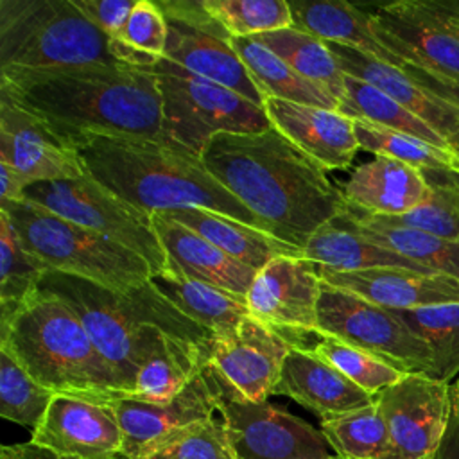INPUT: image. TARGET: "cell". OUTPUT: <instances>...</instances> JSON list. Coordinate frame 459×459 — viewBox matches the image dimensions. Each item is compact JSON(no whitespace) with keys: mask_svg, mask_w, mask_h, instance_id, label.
Here are the masks:
<instances>
[{"mask_svg":"<svg viewBox=\"0 0 459 459\" xmlns=\"http://www.w3.org/2000/svg\"><path fill=\"white\" fill-rule=\"evenodd\" d=\"M201 160L273 237L298 249L346 210L344 194L332 183L328 170L274 127L219 133Z\"/></svg>","mask_w":459,"mask_h":459,"instance_id":"1","label":"cell"},{"mask_svg":"<svg viewBox=\"0 0 459 459\" xmlns=\"http://www.w3.org/2000/svg\"><path fill=\"white\" fill-rule=\"evenodd\" d=\"M0 91L66 142L77 134L163 140L161 95L151 68L90 65L0 79Z\"/></svg>","mask_w":459,"mask_h":459,"instance_id":"2","label":"cell"},{"mask_svg":"<svg viewBox=\"0 0 459 459\" xmlns=\"http://www.w3.org/2000/svg\"><path fill=\"white\" fill-rule=\"evenodd\" d=\"M88 176L154 215L204 208L271 235L269 228L230 194L190 151L163 140L86 133L68 140Z\"/></svg>","mask_w":459,"mask_h":459,"instance_id":"3","label":"cell"},{"mask_svg":"<svg viewBox=\"0 0 459 459\" xmlns=\"http://www.w3.org/2000/svg\"><path fill=\"white\" fill-rule=\"evenodd\" d=\"M63 299L82 321L91 341L131 398L142 364L169 341L210 348L212 333L183 316L149 281L131 292H115L93 281L47 273L39 287Z\"/></svg>","mask_w":459,"mask_h":459,"instance_id":"4","label":"cell"},{"mask_svg":"<svg viewBox=\"0 0 459 459\" xmlns=\"http://www.w3.org/2000/svg\"><path fill=\"white\" fill-rule=\"evenodd\" d=\"M0 350L56 394L108 405L127 398L79 316L47 290L38 289L9 321L0 323Z\"/></svg>","mask_w":459,"mask_h":459,"instance_id":"5","label":"cell"},{"mask_svg":"<svg viewBox=\"0 0 459 459\" xmlns=\"http://www.w3.org/2000/svg\"><path fill=\"white\" fill-rule=\"evenodd\" d=\"M115 63L74 0H0V79Z\"/></svg>","mask_w":459,"mask_h":459,"instance_id":"6","label":"cell"},{"mask_svg":"<svg viewBox=\"0 0 459 459\" xmlns=\"http://www.w3.org/2000/svg\"><path fill=\"white\" fill-rule=\"evenodd\" d=\"M25 247L48 271L77 276L115 292H131L151 281L149 264L124 246L70 222L27 199L0 204Z\"/></svg>","mask_w":459,"mask_h":459,"instance_id":"7","label":"cell"},{"mask_svg":"<svg viewBox=\"0 0 459 459\" xmlns=\"http://www.w3.org/2000/svg\"><path fill=\"white\" fill-rule=\"evenodd\" d=\"M151 70L161 95L163 142L201 158L208 142L219 133H258L273 127L264 106L222 84L165 57Z\"/></svg>","mask_w":459,"mask_h":459,"instance_id":"8","label":"cell"},{"mask_svg":"<svg viewBox=\"0 0 459 459\" xmlns=\"http://www.w3.org/2000/svg\"><path fill=\"white\" fill-rule=\"evenodd\" d=\"M23 199L136 253L149 264L152 276L169 273L152 215L129 204L91 176L34 183Z\"/></svg>","mask_w":459,"mask_h":459,"instance_id":"9","label":"cell"},{"mask_svg":"<svg viewBox=\"0 0 459 459\" xmlns=\"http://www.w3.org/2000/svg\"><path fill=\"white\" fill-rule=\"evenodd\" d=\"M317 335L335 337L366 350L403 373L432 375L429 344L409 330L391 308L325 281L317 305Z\"/></svg>","mask_w":459,"mask_h":459,"instance_id":"10","label":"cell"},{"mask_svg":"<svg viewBox=\"0 0 459 459\" xmlns=\"http://www.w3.org/2000/svg\"><path fill=\"white\" fill-rule=\"evenodd\" d=\"M369 16L377 38L398 59L459 81V4L398 0Z\"/></svg>","mask_w":459,"mask_h":459,"instance_id":"11","label":"cell"},{"mask_svg":"<svg viewBox=\"0 0 459 459\" xmlns=\"http://www.w3.org/2000/svg\"><path fill=\"white\" fill-rule=\"evenodd\" d=\"M219 416L237 459H335L319 429L267 400L247 402L222 385Z\"/></svg>","mask_w":459,"mask_h":459,"instance_id":"12","label":"cell"},{"mask_svg":"<svg viewBox=\"0 0 459 459\" xmlns=\"http://www.w3.org/2000/svg\"><path fill=\"white\" fill-rule=\"evenodd\" d=\"M377 403L389 437L385 459H434L446 427L450 384L407 373L377 394Z\"/></svg>","mask_w":459,"mask_h":459,"instance_id":"13","label":"cell"},{"mask_svg":"<svg viewBox=\"0 0 459 459\" xmlns=\"http://www.w3.org/2000/svg\"><path fill=\"white\" fill-rule=\"evenodd\" d=\"M292 346L285 333L249 316L233 333L212 337L208 362L228 391L256 403L274 393Z\"/></svg>","mask_w":459,"mask_h":459,"instance_id":"14","label":"cell"},{"mask_svg":"<svg viewBox=\"0 0 459 459\" xmlns=\"http://www.w3.org/2000/svg\"><path fill=\"white\" fill-rule=\"evenodd\" d=\"M222 384L210 362L188 382V385L165 403H147L122 398L111 403L122 434V454L140 459L149 448L170 434L219 414Z\"/></svg>","mask_w":459,"mask_h":459,"instance_id":"15","label":"cell"},{"mask_svg":"<svg viewBox=\"0 0 459 459\" xmlns=\"http://www.w3.org/2000/svg\"><path fill=\"white\" fill-rule=\"evenodd\" d=\"M323 280L303 256H278L262 267L246 296L249 316L278 332L317 333Z\"/></svg>","mask_w":459,"mask_h":459,"instance_id":"16","label":"cell"},{"mask_svg":"<svg viewBox=\"0 0 459 459\" xmlns=\"http://www.w3.org/2000/svg\"><path fill=\"white\" fill-rule=\"evenodd\" d=\"M0 161L32 185L86 174L77 151L47 122L0 91Z\"/></svg>","mask_w":459,"mask_h":459,"instance_id":"17","label":"cell"},{"mask_svg":"<svg viewBox=\"0 0 459 459\" xmlns=\"http://www.w3.org/2000/svg\"><path fill=\"white\" fill-rule=\"evenodd\" d=\"M30 441L75 459H111L124 450L111 405L63 394H56Z\"/></svg>","mask_w":459,"mask_h":459,"instance_id":"18","label":"cell"},{"mask_svg":"<svg viewBox=\"0 0 459 459\" xmlns=\"http://www.w3.org/2000/svg\"><path fill=\"white\" fill-rule=\"evenodd\" d=\"M316 267L325 283L353 292L384 308L405 310L459 303V280L441 273L411 269L332 271Z\"/></svg>","mask_w":459,"mask_h":459,"instance_id":"19","label":"cell"},{"mask_svg":"<svg viewBox=\"0 0 459 459\" xmlns=\"http://www.w3.org/2000/svg\"><path fill=\"white\" fill-rule=\"evenodd\" d=\"M264 109L271 126L326 170L348 169L360 149L353 120L337 109L303 106L267 97Z\"/></svg>","mask_w":459,"mask_h":459,"instance_id":"20","label":"cell"},{"mask_svg":"<svg viewBox=\"0 0 459 459\" xmlns=\"http://www.w3.org/2000/svg\"><path fill=\"white\" fill-rule=\"evenodd\" d=\"M152 224L167 255L170 274L197 280L246 299L258 271L230 256L167 213H154Z\"/></svg>","mask_w":459,"mask_h":459,"instance_id":"21","label":"cell"},{"mask_svg":"<svg viewBox=\"0 0 459 459\" xmlns=\"http://www.w3.org/2000/svg\"><path fill=\"white\" fill-rule=\"evenodd\" d=\"M332 50L339 68L355 79L366 81L382 90L393 100L402 104L429 127H432L459 158V111L441 102L418 82H414L402 68L384 63L357 48L326 43Z\"/></svg>","mask_w":459,"mask_h":459,"instance_id":"22","label":"cell"},{"mask_svg":"<svg viewBox=\"0 0 459 459\" xmlns=\"http://www.w3.org/2000/svg\"><path fill=\"white\" fill-rule=\"evenodd\" d=\"M167 29L165 59L264 106L265 95L233 50L226 30L201 29L172 18H167Z\"/></svg>","mask_w":459,"mask_h":459,"instance_id":"23","label":"cell"},{"mask_svg":"<svg viewBox=\"0 0 459 459\" xmlns=\"http://www.w3.org/2000/svg\"><path fill=\"white\" fill-rule=\"evenodd\" d=\"M273 394L292 398L321 420L362 409L377 398L314 355L308 348L298 346H292L287 353Z\"/></svg>","mask_w":459,"mask_h":459,"instance_id":"24","label":"cell"},{"mask_svg":"<svg viewBox=\"0 0 459 459\" xmlns=\"http://www.w3.org/2000/svg\"><path fill=\"white\" fill-rule=\"evenodd\" d=\"M344 199L375 215H402L429 195L423 172L403 161L375 156L357 167L342 188Z\"/></svg>","mask_w":459,"mask_h":459,"instance_id":"25","label":"cell"},{"mask_svg":"<svg viewBox=\"0 0 459 459\" xmlns=\"http://www.w3.org/2000/svg\"><path fill=\"white\" fill-rule=\"evenodd\" d=\"M301 253L308 262L332 271L411 269L420 273H434L425 265L362 237L344 212L316 231Z\"/></svg>","mask_w":459,"mask_h":459,"instance_id":"26","label":"cell"},{"mask_svg":"<svg viewBox=\"0 0 459 459\" xmlns=\"http://www.w3.org/2000/svg\"><path fill=\"white\" fill-rule=\"evenodd\" d=\"M161 213H167L176 222L190 228L255 271H260L278 256H303L301 249L217 212L204 208H179Z\"/></svg>","mask_w":459,"mask_h":459,"instance_id":"27","label":"cell"},{"mask_svg":"<svg viewBox=\"0 0 459 459\" xmlns=\"http://www.w3.org/2000/svg\"><path fill=\"white\" fill-rule=\"evenodd\" d=\"M292 27L316 36L325 43H339L357 48L384 63L402 68L405 63L389 52L377 38L369 13L350 2H289Z\"/></svg>","mask_w":459,"mask_h":459,"instance_id":"28","label":"cell"},{"mask_svg":"<svg viewBox=\"0 0 459 459\" xmlns=\"http://www.w3.org/2000/svg\"><path fill=\"white\" fill-rule=\"evenodd\" d=\"M429 183L423 203L402 215L368 213L346 201L344 213L362 224H380L425 231L441 238H459V169L421 170Z\"/></svg>","mask_w":459,"mask_h":459,"instance_id":"29","label":"cell"},{"mask_svg":"<svg viewBox=\"0 0 459 459\" xmlns=\"http://www.w3.org/2000/svg\"><path fill=\"white\" fill-rule=\"evenodd\" d=\"M151 283L183 316L208 330L212 335H230L249 317L246 299L208 283L170 273L152 276Z\"/></svg>","mask_w":459,"mask_h":459,"instance_id":"30","label":"cell"},{"mask_svg":"<svg viewBox=\"0 0 459 459\" xmlns=\"http://www.w3.org/2000/svg\"><path fill=\"white\" fill-rule=\"evenodd\" d=\"M230 43L265 99L274 97L303 106L339 111L341 102L326 88L299 75L281 57H278L253 38L231 36Z\"/></svg>","mask_w":459,"mask_h":459,"instance_id":"31","label":"cell"},{"mask_svg":"<svg viewBox=\"0 0 459 459\" xmlns=\"http://www.w3.org/2000/svg\"><path fill=\"white\" fill-rule=\"evenodd\" d=\"M208 362V348L186 341H169L136 373L131 398L165 403L178 396Z\"/></svg>","mask_w":459,"mask_h":459,"instance_id":"32","label":"cell"},{"mask_svg":"<svg viewBox=\"0 0 459 459\" xmlns=\"http://www.w3.org/2000/svg\"><path fill=\"white\" fill-rule=\"evenodd\" d=\"M255 41L281 57L305 79L326 88L339 102L346 97L344 72L339 68L328 45L296 27L253 36Z\"/></svg>","mask_w":459,"mask_h":459,"instance_id":"33","label":"cell"},{"mask_svg":"<svg viewBox=\"0 0 459 459\" xmlns=\"http://www.w3.org/2000/svg\"><path fill=\"white\" fill-rule=\"evenodd\" d=\"M344 86H346V97L339 106V111L342 115L350 118H360V120L420 138L437 149L452 152L448 143L432 127H429L423 120L412 115L402 104L393 100L382 90L375 88L366 81L355 79L351 75L344 77Z\"/></svg>","mask_w":459,"mask_h":459,"instance_id":"34","label":"cell"},{"mask_svg":"<svg viewBox=\"0 0 459 459\" xmlns=\"http://www.w3.org/2000/svg\"><path fill=\"white\" fill-rule=\"evenodd\" d=\"M50 273L20 238L9 215L0 210V323L9 321Z\"/></svg>","mask_w":459,"mask_h":459,"instance_id":"35","label":"cell"},{"mask_svg":"<svg viewBox=\"0 0 459 459\" xmlns=\"http://www.w3.org/2000/svg\"><path fill=\"white\" fill-rule=\"evenodd\" d=\"M393 310V308H391ZM432 351V378L450 384L459 373V303L393 310Z\"/></svg>","mask_w":459,"mask_h":459,"instance_id":"36","label":"cell"},{"mask_svg":"<svg viewBox=\"0 0 459 459\" xmlns=\"http://www.w3.org/2000/svg\"><path fill=\"white\" fill-rule=\"evenodd\" d=\"M319 430L339 459H385L389 437L377 398L362 409L321 420Z\"/></svg>","mask_w":459,"mask_h":459,"instance_id":"37","label":"cell"},{"mask_svg":"<svg viewBox=\"0 0 459 459\" xmlns=\"http://www.w3.org/2000/svg\"><path fill=\"white\" fill-rule=\"evenodd\" d=\"M351 224L368 240L384 246L405 258H411L434 273H441L459 280V238H441L409 228L362 224L355 221H351Z\"/></svg>","mask_w":459,"mask_h":459,"instance_id":"38","label":"cell"},{"mask_svg":"<svg viewBox=\"0 0 459 459\" xmlns=\"http://www.w3.org/2000/svg\"><path fill=\"white\" fill-rule=\"evenodd\" d=\"M167 32V18L158 4L136 0L122 34L109 41V50L120 63L151 68L165 54Z\"/></svg>","mask_w":459,"mask_h":459,"instance_id":"39","label":"cell"},{"mask_svg":"<svg viewBox=\"0 0 459 459\" xmlns=\"http://www.w3.org/2000/svg\"><path fill=\"white\" fill-rule=\"evenodd\" d=\"M351 120L359 147L368 152H373L375 156L393 158L420 170L459 169V158L448 151L437 149L420 138L360 118Z\"/></svg>","mask_w":459,"mask_h":459,"instance_id":"40","label":"cell"},{"mask_svg":"<svg viewBox=\"0 0 459 459\" xmlns=\"http://www.w3.org/2000/svg\"><path fill=\"white\" fill-rule=\"evenodd\" d=\"M56 393L32 378L7 351L0 350V414L34 432Z\"/></svg>","mask_w":459,"mask_h":459,"instance_id":"41","label":"cell"},{"mask_svg":"<svg viewBox=\"0 0 459 459\" xmlns=\"http://www.w3.org/2000/svg\"><path fill=\"white\" fill-rule=\"evenodd\" d=\"M319 337L321 339L308 350L371 396L380 394L407 375L366 350L346 344L335 337Z\"/></svg>","mask_w":459,"mask_h":459,"instance_id":"42","label":"cell"},{"mask_svg":"<svg viewBox=\"0 0 459 459\" xmlns=\"http://www.w3.org/2000/svg\"><path fill=\"white\" fill-rule=\"evenodd\" d=\"M203 7L233 38H253L292 27L285 0H203Z\"/></svg>","mask_w":459,"mask_h":459,"instance_id":"43","label":"cell"},{"mask_svg":"<svg viewBox=\"0 0 459 459\" xmlns=\"http://www.w3.org/2000/svg\"><path fill=\"white\" fill-rule=\"evenodd\" d=\"M140 459H237V455L226 425L217 414L170 434Z\"/></svg>","mask_w":459,"mask_h":459,"instance_id":"44","label":"cell"},{"mask_svg":"<svg viewBox=\"0 0 459 459\" xmlns=\"http://www.w3.org/2000/svg\"><path fill=\"white\" fill-rule=\"evenodd\" d=\"M74 4L113 41L122 34L136 0H74Z\"/></svg>","mask_w":459,"mask_h":459,"instance_id":"45","label":"cell"},{"mask_svg":"<svg viewBox=\"0 0 459 459\" xmlns=\"http://www.w3.org/2000/svg\"><path fill=\"white\" fill-rule=\"evenodd\" d=\"M402 70L414 81L418 82L425 91H429L430 95H434L436 99H439L441 102L448 104L450 108L459 111V81L443 77L439 74L429 72L425 68H420L416 65H409L405 63L402 66Z\"/></svg>","mask_w":459,"mask_h":459,"instance_id":"46","label":"cell"},{"mask_svg":"<svg viewBox=\"0 0 459 459\" xmlns=\"http://www.w3.org/2000/svg\"><path fill=\"white\" fill-rule=\"evenodd\" d=\"M434 459H459V380L450 382L448 418Z\"/></svg>","mask_w":459,"mask_h":459,"instance_id":"47","label":"cell"},{"mask_svg":"<svg viewBox=\"0 0 459 459\" xmlns=\"http://www.w3.org/2000/svg\"><path fill=\"white\" fill-rule=\"evenodd\" d=\"M0 178H2L0 204L23 201L25 190L32 185L23 174H20L16 169H13L4 161H0Z\"/></svg>","mask_w":459,"mask_h":459,"instance_id":"48","label":"cell"},{"mask_svg":"<svg viewBox=\"0 0 459 459\" xmlns=\"http://www.w3.org/2000/svg\"><path fill=\"white\" fill-rule=\"evenodd\" d=\"M0 459H75L61 455L50 448H45L41 445L32 443L30 439L25 443H14V445H4L0 450Z\"/></svg>","mask_w":459,"mask_h":459,"instance_id":"49","label":"cell"},{"mask_svg":"<svg viewBox=\"0 0 459 459\" xmlns=\"http://www.w3.org/2000/svg\"><path fill=\"white\" fill-rule=\"evenodd\" d=\"M111 459H133V457H129V455H126V454H122V452H120V454H117V455H115V457H111Z\"/></svg>","mask_w":459,"mask_h":459,"instance_id":"50","label":"cell"},{"mask_svg":"<svg viewBox=\"0 0 459 459\" xmlns=\"http://www.w3.org/2000/svg\"><path fill=\"white\" fill-rule=\"evenodd\" d=\"M335 459H339V457H335Z\"/></svg>","mask_w":459,"mask_h":459,"instance_id":"51","label":"cell"}]
</instances>
